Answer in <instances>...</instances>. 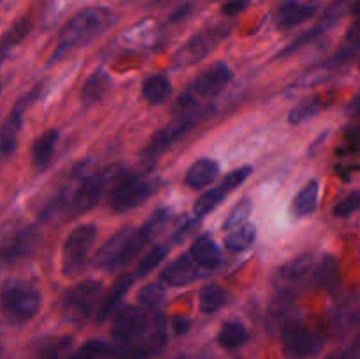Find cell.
<instances>
[{
	"mask_svg": "<svg viewBox=\"0 0 360 359\" xmlns=\"http://www.w3.org/2000/svg\"><path fill=\"white\" fill-rule=\"evenodd\" d=\"M112 23V13L108 7H86L74 14L58 34L53 55L49 58V63L62 60L69 53L90 44L94 39L104 34Z\"/></svg>",
	"mask_w": 360,
	"mask_h": 359,
	"instance_id": "cell-1",
	"label": "cell"
},
{
	"mask_svg": "<svg viewBox=\"0 0 360 359\" xmlns=\"http://www.w3.org/2000/svg\"><path fill=\"white\" fill-rule=\"evenodd\" d=\"M41 294L32 284L14 280L2 291V310L9 322L23 324L34 319L41 308Z\"/></svg>",
	"mask_w": 360,
	"mask_h": 359,
	"instance_id": "cell-2",
	"label": "cell"
},
{
	"mask_svg": "<svg viewBox=\"0 0 360 359\" xmlns=\"http://www.w3.org/2000/svg\"><path fill=\"white\" fill-rule=\"evenodd\" d=\"M122 175L123 171L118 165H111V168L104 169V171L101 172H95V175L90 176L84 175L83 178L79 180V185L74 189L69 208H67V215L74 218L90 211L91 208L98 203L105 187L111 182H118Z\"/></svg>",
	"mask_w": 360,
	"mask_h": 359,
	"instance_id": "cell-3",
	"label": "cell"
},
{
	"mask_svg": "<svg viewBox=\"0 0 360 359\" xmlns=\"http://www.w3.org/2000/svg\"><path fill=\"white\" fill-rule=\"evenodd\" d=\"M210 113V108L200 109V108H192L186 109L185 113L178 116L176 120H172L171 123H167L165 127H162L160 130L151 136L150 143L144 146L143 150V158H157L158 155L164 153L167 148H171L176 141L181 139L186 132L193 129L195 125H199L204 118Z\"/></svg>",
	"mask_w": 360,
	"mask_h": 359,
	"instance_id": "cell-4",
	"label": "cell"
},
{
	"mask_svg": "<svg viewBox=\"0 0 360 359\" xmlns=\"http://www.w3.org/2000/svg\"><path fill=\"white\" fill-rule=\"evenodd\" d=\"M95 236H97V227L91 224L77 225L69 232L62 252V270L65 277L72 278L83 273Z\"/></svg>",
	"mask_w": 360,
	"mask_h": 359,
	"instance_id": "cell-5",
	"label": "cell"
},
{
	"mask_svg": "<svg viewBox=\"0 0 360 359\" xmlns=\"http://www.w3.org/2000/svg\"><path fill=\"white\" fill-rule=\"evenodd\" d=\"M153 190L155 183L150 180H144L143 176L132 175V172H123L112 187L109 206L116 213H123L150 199Z\"/></svg>",
	"mask_w": 360,
	"mask_h": 359,
	"instance_id": "cell-6",
	"label": "cell"
},
{
	"mask_svg": "<svg viewBox=\"0 0 360 359\" xmlns=\"http://www.w3.org/2000/svg\"><path fill=\"white\" fill-rule=\"evenodd\" d=\"M231 80L232 70L227 62H221L220 60V62L211 63V67H207L202 73L197 74L192 87H190L188 92L179 99L178 106H181L183 111L192 109L190 106L195 104L197 97H211V95L220 94V92L231 83Z\"/></svg>",
	"mask_w": 360,
	"mask_h": 359,
	"instance_id": "cell-7",
	"label": "cell"
},
{
	"mask_svg": "<svg viewBox=\"0 0 360 359\" xmlns=\"http://www.w3.org/2000/svg\"><path fill=\"white\" fill-rule=\"evenodd\" d=\"M102 291H104V285L98 280H83L69 289L67 294L63 296L62 303L65 319L72 320V322L88 319L101 303Z\"/></svg>",
	"mask_w": 360,
	"mask_h": 359,
	"instance_id": "cell-8",
	"label": "cell"
},
{
	"mask_svg": "<svg viewBox=\"0 0 360 359\" xmlns=\"http://www.w3.org/2000/svg\"><path fill=\"white\" fill-rule=\"evenodd\" d=\"M281 345L287 359H308L322 351L323 338L299 320H288L281 334Z\"/></svg>",
	"mask_w": 360,
	"mask_h": 359,
	"instance_id": "cell-9",
	"label": "cell"
},
{
	"mask_svg": "<svg viewBox=\"0 0 360 359\" xmlns=\"http://www.w3.org/2000/svg\"><path fill=\"white\" fill-rule=\"evenodd\" d=\"M227 34L229 28L224 27V25L204 28L199 34L192 35V37L174 53L172 62H174L176 67H188L200 62V60L206 58V56L217 48L218 42H220Z\"/></svg>",
	"mask_w": 360,
	"mask_h": 359,
	"instance_id": "cell-10",
	"label": "cell"
},
{
	"mask_svg": "<svg viewBox=\"0 0 360 359\" xmlns=\"http://www.w3.org/2000/svg\"><path fill=\"white\" fill-rule=\"evenodd\" d=\"M252 172H253L252 165H241V168L229 172L220 185L206 190V192L195 201V204H193V215H195L197 218H202L206 217L207 213H211L213 210H217V208L227 199L229 194H231L232 190L238 189L239 185H243Z\"/></svg>",
	"mask_w": 360,
	"mask_h": 359,
	"instance_id": "cell-11",
	"label": "cell"
},
{
	"mask_svg": "<svg viewBox=\"0 0 360 359\" xmlns=\"http://www.w3.org/2000/svg\"><path fill=\"white\" fill-rule=\"evenodd\" d=\"M153 317L148 315L139 306H125L118 312L115 322H112V336L123 345H129L143 336L150 329Z\"/></svg>",
	"mask_w": 360,
	"mask_h": 359,
	"instance_id": "cell-12",
	"label": "cell"
},
{
	"mask_svg": "<svg viewBox=\"0 0 360 359\" xmlns=\"http://www.w3.org/2000/svg\"><path fill=\"white\" fill-rule=\"evenodd\" d=\"M347 6H348V0H336L334 4H330L329 7H327L326 14H323L322 20L319 21V23L315 25V27H311L309 30H306L304 34L299 35L297 39H295L294 42H290V44L287 46V48L281 49L280 53L276 55V58H281V56H288L292 55V53L299 51L301 48H304V46H308L309 42L316 41V39L322 37L323 34H327V32L330 30V28L334 27V25L338 23V21L343 18L345 11H347Z\"/></svg>",
	"mask_w": 360,
	"mask_h": 359,
	"instance_id": "cell-13",
	"label": "cell"
},
{
	"mask_svg": "<svg viewBox=\"0 0 360 359\" xmlns=\"http://www.w3.org/2000/svg\"><path fill=\"white\" fill-rule=\"evenodd\" d=\"M167 344V327H165V320L162 315L153 317L150 329L137 338L132 344L125 345L127 351L123 352L125 359H146L150 355L157 354Z\"/></svg>",
	"mask_w": 360,
	"mask_h": 359,
	"instance_id": "cell-14",
	"label": "cell"
},
{
	"mask_svg": "<svg viewBox=\"0 0 360 359\" xmlns=\"http://www.w3.org/2000/svg\"><path fill=\"white\" fill-rule=\"evenodd\" d=\"M39 241H41V231H39L37 225H28V227L20 229L2 246L4 264L16 263V260L32 256L39 246Z\"/></svg>",
	"mask_w": 360,
	"mask_h": 359,
	"instance_id": "cell-15",
	"label": "cell"
},
{
	"mask_svg": "<svg viewBox=\"0 0 360 359\" xmlns=\"http://www.w3.org/2000/svg\"><path fill=\"white\" fill-rule=\"evenodd\" d=\"M132 232H134L132 227H123L122 231L116 232L112 238H109L94 256L95 266L108 267V270H111V267H118Z\"/></svg>",
	"mask_w": 360,
	"mask_h": 359,
	"instance_id": "cell-16",
	"label": "cell"
},
{
	"mask_svg": "<svg viewBox=\"0 0 360 359\" xmlns=\"http://www.w3.org/2000/svg\"><path fill=\"white\" fill-rule=\"evenodd\" d=\"M315 4H306L301 0H285L274 11V23L281 28H290L294 25L304 23L315 14Z\"/></svg>",
	"mask_w": 360,
	"mask_h": 359,
	"instance_id": "cell-17",
	"label": "cell"
},
{
	"mask_svg": "<svg viewBox=\"0 0 360 359\" xmlns=\"http://www.w3.org/2000/svg\"><path fill=\"white\" fill-rule=\"evenodd\" d=\"M199 275L197 263L192 259V256H181L176 260H172L167 267L160 273V280L171 287H183V285L192 284Z\"/></svg>",
	"mask_w": 360,
	"mask_h": 359,
	"instance_id": "cell-18",
	"label": "cell"
},
{
	"mask_svg": "<svg viewBox=\"0 0 360 359\" xmlns=\"http://www.w3.org/2000/svg\"><path fill=\"white\" fill-rule=\"evenodd\" d=\"M220 175V164L213 158H199L185 172V183L193 190L211 185Z\"/></svg>",
	"mask_w": 360,
	"mask_h": 359,
	"instance_id": "cell-19",
	"label": "cell"
},
{
	"mask_svg": "<svg viewBox=\"0 0 360 359\" xmlns=\"http://www.w3.org/2000/svg\"><path fill=\"white\" fill-rule=\"evenodd\" d=\"M112 80L104 69H97L88 76V80L84 81L83 88H81V102L84 106H94L104 97L105 94L111 88Z\"/></svg>",
	"mask_w": 360,
	"mask_h": 359,
	"instance_id": "cell-20",
	"label": "cell"
},
{
	"mask_svg": "<svg viewBox=\"0 0 360 359\" xmlns=\"http://www.w3.org/2000/svg\"><path fill=\"white\" fill-rule=\"evenodd\" d=\"M190 256L195 260L197 266L206 267V270H214L221 263L220 248L207 234L200 236L193 241L192 248H190Z\"/></svg>",
	"mask_w": 360,
	"mask_h": 359,
	"instance_id": "cell-21",
	"label": "cell"
},
{
	"mask_svg": "<svg viewBox=\"0 0 360 359\" xmlns=\"http://www.w3.org/2000/svg\"><path fill=\"white\" fill-rule=\"evenodd\" d=\"M134 275H122L120 278H116V282L112 284V287L109 289L108 296L102 301L101 310H98V322H104L109 315L116 310V306L122 303V299L125 298L127 292L130 291V287L134 285Z\"/></svg>",
	"mask_w": 360,
	"mask_h": 359,
	"instance_id": "cell-22",
	"label": "cell"
},
{
	"mask_svg": "<svg viewBox=\"0 0 360 359\" xmlns=\"http://www.w3.org/2000/svg\"><path fill=\"white\" fill-rule=\"evenodd\" d=\"M56 141H58V132L55 129L46 130V132L39 134L35 137L30 151V160L34 168L42 169L49 164V160L53 157V151H55Z\"/></svg>",
	"mask_w": 360,
	"mask_h": 359,
	"instance_id": "cell-23",
	"label": "cell"
},
{
	"mask_svg": "<svg viewBox=\"0 0 360 359\" xmlns=\"http://www.w3.org/2000/svg\"><path fill=\"white\" fill-rule=\"evenodd\" d=\"M319 196H320V183L319 180H311V182L306 183L301 190L297 192V196L292 201V213L297 218L308 217L313 211L316 210V204H319Z\"/></svg>",
	"mask_w": 360,
	"mask_h": 359,
	"instance_id": "cell-24",
	"label": "cell"
},
{
	"mask_svg": "<svg viewBox=\"0 0 360 359\" xmlns=\"http://www.w3.org/2000/svg\"><path fill=\"white\" fill-rule=\"evenodd\" d=\"M171 94H172V84L171 81H169V77L164 76V74H155V76H150L144 80L143 97L146 99L150 104L153 106L164 104Z\"/></svg>",
	"mask_w": 360,
	"mask_h": 359,
	"instance_id": "cell-25",
	"label": "cell"
},
{
	"mask_svg": "<svg viewBox=\"0 0 360 359\" xmlns=\"http://www.w3.org/2000/svg\"><path fill=\"white\" fill-rule=\"evenodd\" d=\"M21 115L23 113L13 108L11 115L7 116L6 122L2 125V132H0V150H2L4 157H9L14 153L18 146V132L21 129Z\"/></svg>",
	"mask_w": 360,
	"mask_h": 359,
	"instance_id": "cell-26",
	"label": "cell"
},
{
	"mask_svg": "<svg viewBox=\"0 0 360 359\" xmlns=\"http://www.w3.org/2000/svg\"><path fill=\"white\" fill-rule=\"evenodd\" d=\"M315 282L320 289L334 291L340 284V266L334 256H326L315 270Z\"/></svg>",
	"mask_w": 360,
	"mask_h": 359,
	"instance_id": "cell-27",
	"label": "cell"
},
{
	"mask_svg": "<svg viewBox=\"0 0 360 359\" xmlns=\"http://www.w3.org/2000/svg\"><path fill=\"white\" fill-rule=\"evenodd\" d=\"M229 296L224 287L218 284H207L199 292V308L202 313H214L225 306Z\"/></svg>",
	"mask_w": 360,
	"mask_h": 359,
	"instance_id": "cell-28",
	"label": "cell"
},
{
	"mask_svg": "<svg viewBox=\"0 0 360 359\" xmlns=\"http://www.w3.org/2000/svg\"><path fill=\"white\" fill-rule=\"evenodd\" d=\"M313 266V256L311 253H301V256L294 257L288 263L281 264L276 271V278L280 280H299V278L304 277Z\"/></svg>",
	"mask_w": 360,
	"mask_h": 359,
	"instance_id": "cell-29",
	"label": "cell"
},
{
	"mask_svg": "<svg viewBox=\"0 0 360 359\" xmlns=\"http://www.w3.org/2000/svg\"><path fill=\"white\" fill-rule=\"evenodd\" d=\"M257 239V227L253 224H245L241 227L231 231V234L225 238V246H227L231 252H245L246 248L255 243Z\"/></svg>",
	"mask_w": 360,
	"mask_h": 359,
	"instance_id": "cell-30",
	"label": "cell"
},
{
	"mask_svg": "<svg viewBox=\"0 0 360 359\" xmlns=\"http://www.w3.org/2000/svg\"><path fill=\"white\" fill-rule=\"evenodd\" d=\"M248 340V331L238 320H229L220 327L218 333V344L225 348H236Z\"/></svg>",
	"mask_w": 360,
	"mask_h": 359,
	"instance_id": "cell-31",
	"label": "cell"
},
{
	"mask_svg": "<svg viewBox=\"0 0 360 359\" xmlns=\"http://www.w3.org/2000/svg\"><path fill=\"white\" fill-rule=\"evenodd\" d=\"M253 204L250 197H243L236 203V206L232 208L231 213L227 215L224 222V231H234V229L241 227V225L248 224V218L252 215Z\"/></svg>",
	"mask_w": 360,
	"mask_h": 359,
	"instance_id": "cell-32",
	"label": "cell"
},
{
	"mask_svg": "<svg viewBox=\"0 0 360 359\" xmlns=\"http://www.w3.org/2000/svg\"><path fill=\"white\" fill-rule=\"evenodd\" d=\"M30 28H32V20L28 16L21 18V20H18L16 23H13V27H11L2 37V56L4 58H6L7 51H9L11 48H14L16 44H20V42L27 37L28 32H30Z\"/></svg>",
	"mask_w": 360,
	"mask_h": 359,
	"instance_id": "cell-33",
	"label": "cell"
},
{
	"mask_svg": "<svg viewBox=\"0 0 360 359\" xmlns=\"http://www.w3.org/2000/svg\"><path fill=\"white\" fill-rule=\"evenodd\" d=\"M111 354V347L101 340H90L70 359H104Z\"/></svg>",
	"mask_w": 360,
	"mask_h": 359,
	"instance_id": "cell-34",
	"label": "cell"
},
{
	"mask_svg": "<svg viewBox=\"0 0 360 359\" xmlns=\"http://www.w3.org/2000/svg\"><path fill=\"white\" fill-rule=\"evenodd\" d=\"M164 287L160 284H157V282H153V284H146L144 287L139 289L137 299H139V303L144 308H155V306L160 305V301L164 299Z\"/></svg>",
	"mask_w": 360,
	"mask_h": 359,
	"instance_id": "cell-35",
	"label": "cell"
},
{
	"mask_svg": "<svg viewBox=\"0 0 360 359\" xmlns=\"http://www.w3.org/2000/svg\"><path fill=\"white\" fill-rule=\"evenodd\" d=\"M165 256H167V246L165 245H158V246H155V248H151L150 252H148L146 256L139 260V266H137V275L144 277V275L151 273V271H153L155 267H157L158 264L165 259Z\"/></svg>",
	"mask_w": 360,
	"mask_h": 359,
	"instance_id": "cell-36",
	"label": "cell"
},
{
	"mask_svg": "<svg viewBox=\"0 0 360 359\" xmlns=\"http://www.w3.org/2000/svg\"><path fill=\"white\" fill-rule=\"evenodd\" d=\"M322 108H323L322 102H316V101L304 102V104L295 106V108L290 111V115H288V122H290L292 125H299V123L313 118L316 113H320V109Z\"/></svg>",
	"mask_w": 360,
	"mask_h": 359,
	"instance_id": "cell-37",
	"label": "cell"
},
{
	"mask_svg": "<svg viewBox=\"0 0 360 359\" xmlns=\"http://www.w3.org/2000/svg\"><path fill=\"white\" fill-rule=\"evenodd\" d=\"M360 210V190H354V192L348 194L347 197H343V199L340 201V203L334 206L333 213L334 217H350V215L357 213Z\"/></svg>",
	"mask_w": 360,
	"mask_h": 359,
	"instance_id": "cell-38",
	"label": "cell"
},
{
	"mask_svg": "<svg viewBox=\"0 0 360 359\" xmlns=\"http://www.w3.org/2000/svg\"><path fill=\"white\" fill-rule=\"evenodd\" d=\"M42 90H44V83H37V84H35V87L32 88V90L28 92V94H25V97H21L20 101H18L16 104H14V109H18V111L23 113L25 109H28V106H32L35 101H37L39 97H41Z\"/></svg>",
	"mask_w": 360,
	"mask_h": 359,
	"instance_id": "cell-39",
	"label": "cell"
},
{
	"mask_svg": "<svg viewBox=\"0 0 360 359\" xmlns=\"http://www.w3.org/2000/svg\"><path fill=\"white\" fill-rule=\"evenodd\" d=\"M250 6V0H227V2L224 4V7H221V11H224L225 16L232 18V16H238L241 11H245L246 7Z\"/></svg>",
	"mask_w": 360,
	"mask_h": 359,
	"instance_id": "cell-40",
	"label": "cell"
},
{
	"mask_svg": "<svg viewBox=\"0 0 360 359\" xmlns=\"http://www.w3.org/2000/svg\"><path fill=\"white\" fill-rule=\"evenodd\" d=\"M355 13L359 14V20L355 21L354 27H352L350 30H348V35H347V44L355 46V48H357V46L360 44V2L357 4V6H355Z\"/></svg>",
	"mask_w": 360,
	"mask_h": 359,
	"instance_id": "cell-41",
	"label": "cell"
},
{
	"mask_svg": "<svg viewBox=\"0 0 360 359\" xmlns=\"http://www.w3.org/2000/svg\"><path fill=\"white\" fill-rule=\"evenodd\" d=\"M172 329H174L176 334H185L190 329V319H186V317H176L172 320Z\"/></svg>",
	"mask_w": 360,
	"mask_h": 359,
	"instance_id": "cell-42",
	"label": "cell"
},
{
	"mask_svg": "<svg viewBox=\"0 0 360 359\" xmlns=\"http://www.w3.org/2000/svg\"><path fill=\"white\" fill-rule=\"evenodd\" d=\"M190 9H192V2H186V4H183V6H179L178 9L171 14V18H169V23H176V21H179L181 18H185L186 14L190 13Z\"/></svg>",
	"mask_w": 360,
	"mask_h": 359,
	"instance_id": "cell-43",
	"label": "cell"
},
{
	"mask_svg": "<svg viewBox=\"0 0 360 359\" xmlns=\"http://www.w3.org/2000/svg\"><path fill=\"white\" fill-rule=\"evenodd\" d=\"M164 2H167V0H155V4H157V6L158 4H164Z\"/></svg>",
	"mask_w": 360,
	"mask_h": 359,
	"instance_id": "cell-44",
	"label": "cell"
},
{
	"mask_svg": "<svg viewBox=\"0 0 360 359\" xmlns=\"http://www.w3.org/2000/svg\"><path fill=\"white\" fill-rule=\"evenodd\" d=\"M179 359H188V358H179Z\"/></svg>",
	"mask_w": 360,
	"mask_h": 359,
	"instance_id": "cell-45",
	"label": "cell"
},
{
	"mask_svg": "<svg viewBox=\"0 0 360 359\" xmlns=\"http://www.w3.org/2000/svg\"><path fill=\"white\" fill-rule=\"evenodd\" d=\"M104 359H109V355H108V358H104Z\"/></svg>",
	"mask_w": 360,
	"mask_h": 359,
	"instance_id": "cell-46",
	"label": "cell"
}]
</instances>
